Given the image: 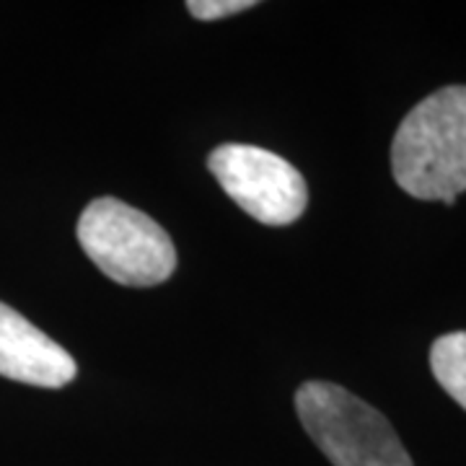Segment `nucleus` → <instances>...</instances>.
Wrapping results in <instances>:
<instances>
[{
    "label": "nucleus",
    "mask_w": 466,
    "mask_h": 466,
    "mask_svg": "<svg viewBox=\"0 0 466 466\" xmlns=\"http://www.w3.org/2000/svg\"><path fill=\"white\" fill-rule=\"evenodd\" d=\"M296 410L334 466H412L389 420L337 383L306 381L296 391Z\"/></svg>",
    "instance_id": "f03ea898"
},
{
    "label": "nucleus",
    "mask_w": 466,
    "mask_h": 466,
    "mask_svg": "<svg viewBox=\"0 0 466 466\" xmlns=\"http://www.w3.org/2000/svg\"><path fill=\"white\" fill-rule=\"evenodd\" d=\"M208 167L223 192L265 226L296 223L309 205L300 171L272 150L226 143L210 153Z\"/></svg>",
    "instance_id": "20e7f679"
},
{
    "label": "nucleus",
    "mask_w": 466,
    "mask_h": 466,
    "mask_svg": "<svg viewBox=\"0 0 466 466\" xmlns=\"http://www.w3.org/2000/svg\"><path fill=\"white\" fill-rule=\"evenodd\" d=\"M78 241L88 259L119 285L148 288L177 269L174 241L153 218L116 198H99L78 220Z\"/></svg>",
    "instance_id": "7ed1b4c3"
},
{
    "label": "nucleus",
    "mask_w": 466,
    "mask_h": 466,
    "mask_svg": "<svg viewBox=\"0 0 466 466\" xmlns=\"http://www.w3.org/2000/svg\"><path fill=\"white\" fill-rule=\"evenodd\" d=\"M73 355L29 319L0 300V376L29 386L60 389L76 379Z\"/></svg>",
    "instance_id": "39448f33"
},
{
    "label": "nucleus",
    "mask_w": 466,
    "mask_h": 466,
    "mask_svg": "<svg viewBox=\"0 0 466 466\" xmlns=\"http://www.w3.org/2000/svg\"><path fill=\"white\" fill-rule=\"evenodd\" d=\"M391 171L417 200L456 205L466 192V86L435 91L401 119L391 143Z\"/></svg>",
    "instance_id": "f257e3e1"
},
{
    "label": "nucleus",
    "mask_w": 466,
    "mask_h": 466,
    "mask_svg": "<svg viewBox=\"0 0 466 466\" xmlns=\"http://www.w3.org/2000/svg\"><path fill=\"white\" fill-rule=\"evenodd\" d=\"M431 368L443 391L466 410V332L438 337L431 348Z\"/></svg>",
    "instance_id": "423d86ee"
},
{
    "label": "nucleus",
    "mask_w": 466,
    "mask_h": 466,
    "mask_svg": "<svg viewBox=\"0 0 466 466\" xmlns=\"http://www.w3.org/2000/svg\"><path fill=\"white\" fill-rule=\"evenodd\" d=\"M254 5H257L254 0H192L187 3V11L200 21H218V18L249 11Z\"/></svg>",
    "instance_id": "0eeeda50"
}]
</instances>
